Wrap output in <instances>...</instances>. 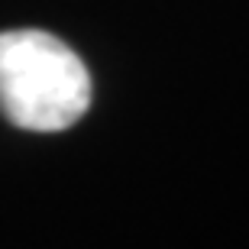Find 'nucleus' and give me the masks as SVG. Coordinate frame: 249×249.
<instances>
[{"mask_svg": "<svg viewBox=\"0 0 249 249\" xmlns=\"http://www.w3.org/2000/svg\"><path fill=\"white\" fill-rule=\"evenodd\" d=\"M91 104V74L62 39L42 29L0 33V113L33 133L78 123Z\"/></svg>", "mask_w": 249, "mask_h": 249, "instance_id": "f257e3e1", "label": "nucleus"}]
</instances>
